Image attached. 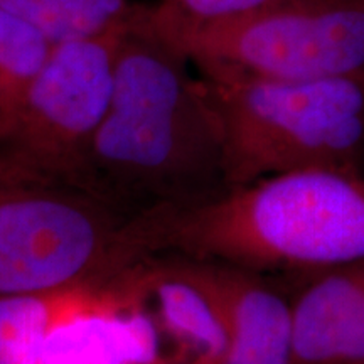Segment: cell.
Segmentation results:
<instances>
[{
  "mask_svg": "<svg viewBox=\"0 0 364 364\" xmlns=\"http://www.w3.org/2000/svg\"><path fill=\"white\" fill-rule=\"evenodd\" d=\"M136 4L118 43L110 107L75 184L130 215L162 218L230 189L206 81Z\"/></svg>",
  "mask_w": 364,
  "mask_h": 364,
  "instance_id": "6da1fadb",
  "label": "cell"
},
{
  "mask_svg": "<svg viewBox=\"0 0 364 364\" xmlns=\"http://www.w3.org/2000/svg\"><path fill=\"white\" fill-rule=\"evenodd\" d=\"M152 221L157 255L299 279L364 260V174L282 172Z\"/></svg>",
  "mask_w": 364,
  "mask_h": 364,
  "instance_id": "7a4b0ae2",
  "label": "cell"
},
{
  "mask_svg": "<svg viewBox=\"0 0 364 364\" xmlns=\"http://www.w3.org/2000/svg\"><path fill=\"white\" fill-rule=\"evenodd\" d=\"M152 257L150 218L0 156V297L110 284Z\"/></svg>",
  "mask_w": 364,
  "mask_h": 364,
  "instance_id": "3957f363",
  "label": "cell"
},
{
  "mask_svg": "<svg viewBox=\"0 0 364 364\" xmlns=\"http://www.w3.org/2000/svg\"><path fill=\"white\" fill-rule=\"evenodd\" d=\"M196 71L220 113L230 188L302 169L364 174V76L268 80Z\"/></svg>",
  "mask_w": 364,
  "mask_h": 364,
  "instance_id": "277c9868",
  "label": "cell"
},
{
  "mask_svg": "<svg viewBox=\"0 0 364 364\" xmlns=\"http://www.w3.org/2000/svg\"><path fill=\"white\" fill-rule=\"evenodd\" d=\"M147 17L194 70L268 80L364 76V0H292L198 21L147 6Z\"/></svg>",
  "mask_w": 364,
  "mask_h": 364,
  "instance_id": "5b68a950",
  "label": "cell"
},
{
  "mask_svg": "<svg viewBox=\"0 0 364 364\" xmlns=\"http://www.w3.org/2000/svg\"><path fill=\"white\" fill-rule=\"evenodd\" d=\"M129 17L103 33L53 44L0 156L31 174L75 184L110 107L117 49Z\"/></svg>",
  "mask_w": 364,
  "mask_h": 364,
  "instance_id": "8992f818",
  "label": "cell"
},
{
  "mask_svg": "<svg viewBox=\"0 0 364 364\" xmlns=\"http://www.w3.org/2000/svg\"><path fill=\"white\" fill-rule=\"evenodd\" d=\"M188 260L225 316L226 364H294L290 297L273 277L225 263Z\"/></svg>",
  "mask_w": 364,
  "mask_h": 364,
  "instance_id": "52a82bcc",
  "label": "cell"
},
{
  "mask_svg": "<svg viewBox=\"0 0 364 364\" xmlns=\"http://www.w3.org/2000/svg\"><path fill=\"white\" fill-rule=\"evenodd\" d=\"M294 280V364H364V260Z\"/></svg>",
  "mask_w": 364,
  "mask_h": 364,
  "instance_id": "ba28073f",
  "label": "cell"
},
{
  "mask_svg": "<svg viewBox=\"0 0 364 364\" xmlns=\"http://www.w3.org/2000/svg\"><path fill=\"white\" fill-rule=\"evenodd\" d=\"M135 275L145 306L186 364H226L225 316L188 258L157 255L139 265Z\"/></svg>",
  "mask_w": 364,
  "mask_h": 364,
  "instance_id": "9c48e42d",
  "label": "cell"
},
{
  "mask_svg": "<svg viewBox=\"0 0 364 364\" xmlns=\"http://www.w3.org/2000/svg\"><path fill=\"white\" fill-rule=\"evenodd\" d=\"M161 334L144 300L100 309L59 324L46 339L39 364H169Z\"/></svg>",
  "mask_w": 364,
  "mask_h": 364,
  "instance_id": "30bf717a",
  "label": "cell"
},
{
  "mask_svg": "<svg viewBox=\"0 0 364 364\" xmlns=\"http://www.w3.org/2000/svg\"><path fill=\"white\" fill-rule=\"evenodd\" d=\"M142 295L130 275L110 284L0 297V364H39L48 336L83 314L135 306Z\"/></svg>",
  "mask_w": 364,
  "mask_h": 364,
  "instance_id": "8fae6325",
  "label": "cell"
},
{
  "mask_svg": "<svg viewBox=\"0 0 364 364\" xmlns=\"http://www.w3.org/2000/svg\"><path fill=\"white\" fill-rule=\"evenodd\" d=\"M51 48L41 31L0 9V145L16 125Z\"/></svg>",
  "mask_w": 364,
  "mask_h": 364,
  "instance_id": "7c38bea8",
  "label": "cell"
},
{
  "mask_svg": "<svg viewBox=\"0 0 364 364\" xmlns=\"http://www.w3.org/2000/svg\"><path fill=\"white\" fill-rule=\"evenodd\" d=\"M130 0H0V9L41 31L51 44L88 38L125 21Z\"/></svg>",
  "mask_w": 364,
  "mask_h": 364,
  "instance_id": "4fadbf2b",
  "label": "cell"
},
{
  "mask_svg": "<svg viewBox=\"0 0 364 364\" xmlns=\"http://www.w3.org/2000/svg\"><path fill=\"white\" fill-rule=\"evenodd\" d=\"M292 0H161L159 6L176 16L188 19L209 21L223 17L243 16V14L275 7Z\"/></svg>",
  "mask_w": 364,
  "mask_h": 364,
  "instance_id": "5bb4252c",
  "label": "cell"
}]
</instances>
